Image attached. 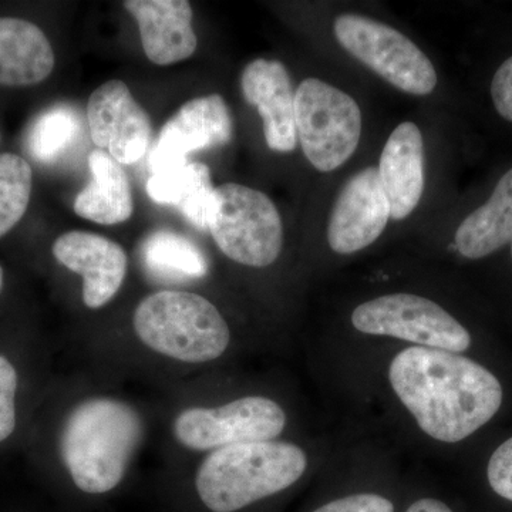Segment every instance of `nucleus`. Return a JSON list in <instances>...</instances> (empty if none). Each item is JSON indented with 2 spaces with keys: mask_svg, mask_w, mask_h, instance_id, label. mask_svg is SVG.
I'll return each mask as SVG.
<instances>
[{
  "mask_svg": "<svg viewBox=\"0 0 512 512\" xmlns=\"http://www.w3.org/2000/svg\"><path fill=\"white\" fill-rule=\"evenodd\" d=\"M87 119L93 143L106 148L117 163L134 164L147 153L153 133L150 117L126 83L110 80L97 87L87 104Z\"/></svg>",
  "mask_w": 512,
  "mask_h": 512,
  "instance_id": "10",
  "label": "nucleus"
},
{
  "mask_svg": "<svg viewBox=\"0 0 512 512\" xmlns=\"http://www.w3.org/2000/svg\"><path fill=\"white\" fill-rule=\"evenodd\" d=\"M208 231L222 254L245 266L274 264L284 245L281 215L264 192L241 184L215 188Z\"/></svg>",
  "mask_w": 512,
  "mask_h": 512,
  "instance_id": "5",
  "label": "nucleus"
},
{
  "mask_svg": "<svg viewBox=\"0 0 512 512\" xmlns=\"http://www.w3.org/2000/svg\"><path fill=\"white\" fill-rule=\"evenodd\" d=\"M285 427L286 413L278 403L268 397L247 396L215 409L184 410L174 421V436L191 450H218L274 440Z\"/></svg>",
  "mask_w": 512,
  "mask_h": 512,
  "instance_id": "9",
  "label": "nucleus"
},
{
  "mask_svg": "<svg viewBox=\"0 0 512 512\" xmlns=\"http://www.w3.org/2000/svg\"><path fill=\"white\" fill-rule=\"evenodd\" d=\"M390 218V205L377 167L352 175L340 190L328 222V244L336 254L362 251L379 239Z\"/></svg>",
  "mask_w": 512,
  "mask_h": 512,
  "instance_id": "11",
  "label": "nucleus"
},
{
  "mask_svg": "<svg viewBox=\"0 0 512 512\" xmlns=\"http://www.w3.org/2000/svg\"><path fill=\"white\" fill-rule=\"evenodd\" d=\"M144 345L185 363H207L224 355L231 342L228 323L204 296L160 291L147 296L133 316Z\"/></svg>",
  "mask_w": 512,
  "mask_h": 512,
  "instance_id": "4",
  "label": "nucleus"
},
{
  "mask_svg": "<svg viewBox=\"0 0 512 512\" xmlns=\"http://www.w3.org/2000/svg\"><path fill=\"white\" fill-rule=\"evenodd\" d=\"M406 512H453L443 501L436 498H421L407 508Z\"/></svg>",
  "mask_w": 512,
  "mask_h": 512,
  "instance_id": "28",
  "label": "nucleus"
},
{
  "mask_svg": "<svg viewBox=\"0 0 512 512\" xmlns=\"http://www.w3.org/2000/svg\"><path fill=\"white\" fill-rule=\"evenodd\" d=\"M511 256H512V242H511Z\"/></svg>",
  "mask_w": 512,
  "mask_h": 512,
  "instance_id": "30",
  "label": "nucleus"
},
{
  "mask_svg": "<svg viewBox=\"0 0 512 512\" xmlns=\"http://www.w3.org/2000/svg\"><path fill=\"white\" fill-rule=\"evenodd\" d=\"M143 259L154 275L167 279H198L207 275L208 265L197 245L183 235L157 231L146 238Z\"/></svg>",
  "mask_w": 512,
  "mask_h": 512,
  "instance_id": "21",
  "label": "nucleus"
},
{
  "mask_svg": "<svg viewBox=\"0 0 512 512\" xmlns=\"http://www.w3.org/2000/svg\"><path fill=\"white\" fill-rule=\"evenodd\" d=\"M454 241L468 259L485 258L512 242V168L498 181L490 200L461 222Z\"/></svg>",
  "mask_w": 512,
  "mask_h": 512,
  "instance_id": "19",
  "label": "nucleus"
},
{
  "mask_svg": "<svg viewBox=\"0 0 512 512\" xmlns=\"http://www.w3.org/2000/svg\"><path fill=\"white\" fill-rule=\"evenodd\" d=\"M92 181L74 201V212L84 220L101 225L126 222L134 210L133 192L126 173L104 150H94L89 156Z\"/></svg>",
  "mask_w": 512,
  "mask_h": 512,
  "instance_id": "18",
  "label": "nucleus"
},
{
  "mask_svg": "<svg viewBox=\"0 0 512 512\" xmlns=\"http://www.w3.org/2000/svg\"><path fill=\"white\" fill-rule=\"evenodd\" d=\"M340 46L396 89L427 96L437 86V73L429 57L399 30L367 18L340 15L333 22Z\"/></svg>",
  "mask_w": 512,
  "mask_h": 512,
  "instance_id": "7",
  "label": "nucleus"
},
{
  "mask_svg": "<svg viewBox=\"0 0 512 512\" xmlns=\"http://www.w3.org/2000/svg\"><path fill=\"white\" fill-rule=\"evenodd\" d=\"M295 123L303 154L322 173L345 164L362 136V111L356 100L313 77L296 89Z\"/></svg>",
  "mask_w": 512,
  "mask_h": 512,
  "instance_id": "6",
  "label": "nucleus"
},
{
  "mask_svg": "<svg viewBox=\"0 0 512 512\" xmlns=\"http://www.w3.org/2000/svg\"><path fill=\"white\" fill-rule=\"evenodd\" d=\"M124 9L136 19L144 53L154 64L170 66L194 55L198 40L187 0H127Z\"/></svg>",
  "mask_w": 512,
  "mask_h": 512,
  "instance_id": "15",
  "label": "nucleus"
},
{
  "mask_svg": "<svg viewBox=\"0 0 512 512\" xmlns=\"http://www.w3.org/2000/svg\"><path fill=\"white\" fill-rule=\"evenodd\" d=\"M53 255L67 269L83 276V302L89 309L107 305L127 274L126 251L99 234L70 231L53 244Z\"/></svg>",
  "mask_w": 512,
  "mask_h": 512,
  "instance_id": "13",
  "label": "nucleus"
},
{
  "mask_svg": "<svg viewBox=\"0 0 512 512\" xmlns=\"http://www.w3.org/2000/svg\"><path fill=\"white\" fill-rule=\"evenodd\" d=\"M313 512H394V505L383 495L353 494L330 501Z\"/></svg>",
  "mask_w": 512,
  "mask_h": 512,
  "instance_id": "26",
  "label": "nucleus"
},
{
  "mask_svg": "<svg viewBox=\"0 0 512 512\" xmlns=\"http://www.w3.org/2000/svg\"><path fill=\"white\" fill-rule=\"evenodd\" d=\"M147 194L157 204H171L180 210L190 224L208 231L215 188L207 165L185 163L148 180Z\"/></svg>",
  "mask_w": 512,
  "mask_h": 512,
  "instance_id": "20",
  "label": "nucleus"
},
{
  "mask_svg": "<svg viewBox=\"0 0 512 512\" xmlns=\"http://www.w3.org/2000/svg\"><path fill=\"white\" fill-rule=\"evenodd\" d=\"M3 288V269L2 266H0V291H2Z\"/></svg>",
  "mask_w": 512,
  "mask_h": 512,
  "instance_id": "29",
  "label": "nucleus"
},
{
  "mask_svg": "<svg viewBox=\"0 0 512 512\" xmlns=\"http://www.w3.org/2000/svg\"><path fill=\"white\" fill-rule=\"evenodd\" d=\"M16 390H18V373L15 366L6 357L0 356V443L15 431Z\"/></svg>",
  "mask_w": 512,
  "mask_h": 512,
  "instance_id": "24",
  "label": "nucleus"
},
{
  "mask_svg": "<svg viewBox=\"0 0 512 512\" xmlns=\"http://www.w3.org/2000/svg\"><path fill=\"white\" fill-rule=\"evenodd\" d=\"M232 120L220 94L187 101L158 134L150 154L154 174L188 163L191 153L231 140Z\"/></svg>",
  "mask_w": 512,
  "mask_h": 512,
  "instance_id": "12",
  "label": "nucleus"
},
{
  "mask_svg": "<svg viewBox=\"0 0 512 512\" xmlns=\"http://www.w3.org/2000/svg\"><path fill=\"white\" fill-rule=\"evenodd\" d=\"M353 328L366 335L406 340L420 348L466 352L470 332L439 303L413 295L390 293L357 306Z\"/></svg>",
  "mask_w": 512,
  "mask_h": 512,
  "instance_id": "8",
  "label": "nucleus"
},
{
  "mask_svg": "<svg viewBox=\"0 0 512 512\" xmlns=\"http://www.w3.org/2000/svg\"><path fill=\"white\" fill-rule=\"evenodd\" d=\"M82 123L76 111L66 106L43 111L30 127L28 150L30 156L43 164H53L76 143Z\"/></svg>",
  "mask_w": 512,
  "mask_h": 512,
  "instance_id": "22",
  "label": "nucleus"
},
{
  "mask_svg": "<svg viewBox=\"0 0 512 512\" xmlns=\"http://www.w3.org/2000/svg\"><path fill=\"white\" fill-rule=\"evenodd\" d=\"M32 167L18 154H0V238L25 215L32 195Z\"/></svg>",
  "mask_w": 512,
  "mask_h": 512,
  "instance_id": "23",
  "label": "nucleus"
},
{
  "mask_svg": "<svg viewBox=\"0 0 512 512\" xmlns=\"http://www.w3.org/2000/svg\"><path fill=\"white\" fill-rule=\"evenodd\" d=\"M143 434V420L128 403L93 397L77 404L60 441L74 485L90 495L113 491L126 476Z\"/></svg>",
  "mask_w": 512,
  "mask_h": 512,
  "instance_id": "2",
  "label": "nucleus"
},
{
  "mask_svg": "<svg viewBox=\"0 0 512 512\" xmlns=\"http://www.w3.org/2000/svg\"><path fill=\"white\" fill-rule=\"evenodd\" d=\"M491 97L498 114L512 123V56L495 72L491 82Z\"/></svg>",
  "mask_w": 512,
  "mask_h": 512,
  "instance_id": "27",
  "label": "nucleus"
},
{
  "mask_svg": "<svg viewBox=\"0 0 512 512\" xmlns=\"http://www.w3.org/2000/svg\"><path fill=\"white\" fill-rule=\"evenodd\" d=\"M308 457L284 441H254L212 451L195 476L201 503L212 512H237L291 487Z\"/></svg>",
  "mask_w": 512,
  "mask_h": 512,
  "instance_id": "3",
  "label": "nucleus"
},
{
  "mask_svg": "<svg viewBox=\"0 0 512 512\" xmlns=\"http://www.w3.org/2000/svg\"><path fill=\"white\" fill-rule=\"evenodd\" d=\"M487 478L494 493L512 503V437L494 451L488 461Z\"/></svg>",
  "mask_w": 512,
  "mask_h": 512,
  "instance_id": "25",
  "label": "nucleus"
},
{
  "mask_svg": "<svg viewBox=\"0 0 512 512\" xmlns=\"http://www.w3.org/2000/svg\"><path fill=\"white\" fill-rule=\"evenodd\" d=\"M241 89L245 100L258 109L264 121L268 147L278 153L295 150V93L284 64L278 60H252L241 74Z\"/></svg>",
  "mask_w": 512,
  "mask_h": 512,
  "instance_id": "14",
  "label": "nucleus"
},
{
  "mask_svg": "<svg viewBox=\"0 0 512 512\" xmlns=\"http://www.w3.org/2000/svg\"><path fill=\"white\" fill-rule=\"evenodd\" d=\"M53 69L55 53L39 26L0 18V86H35L45 82Z\"/></svg>",
  "mask_w": 512,
  "mask_h": 512,
  "instance_id": "17",
  "label": "nucleus"
},
{
  "mask_svg": "<svg viewBox=\"0 0 512 512\" xmlns=\"http://www.w3.org/2000/svg\"><path fill=\"white\" fill-rule=\"evenodd\" d=\"M380 183L390 205V218L409 217L424 191V143L420 128L412 121L399 124L380 156Z\"/></svg>",
  "mask_w": 512,
  "mask_h": 512,
  "instance_id": "16",
  "label": "nucleus"
},
{
  "mask_svg": "<svg viewBox=\"0 0 512 512\" xmlns=\"http://www.w3.org/2000/svg\"><path fill=\"white\" fill-rule=\"evenodd\" d=\"M389 380L420 430L443 443L466 440L503 404V386L490 370L446 350H402L390 365Z\"/></svg>",
  "mask_w": 512,
  "mask_h": 512,
  "instance_id": "1",
  "label": "nucleus"
}]
</instances>
